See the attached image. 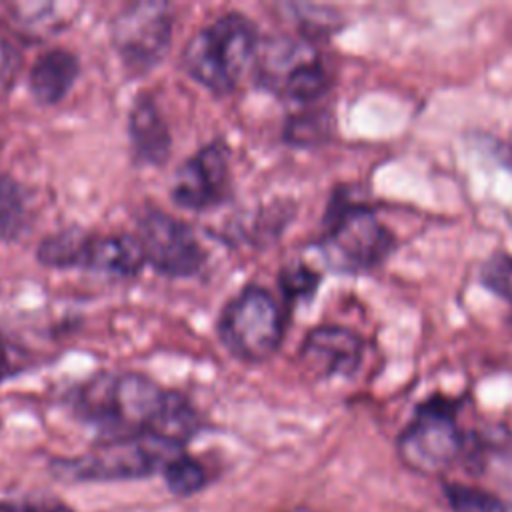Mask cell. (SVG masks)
I'll use <instances>...</instances> for the list:
<instances>
[{"instance_id":"obj_4","label":"cell","mask_w":512,"mask_h":512,"mask_svg":"<svg viewBox=\"0 0 512 512\" xmlns=\"http://www.w3.org/2000/svg\"><path fill=\"white\" fill-rule=\"evenodd\" d=\"M462 400L434 394L420 402L398 436L400 460L420 474H442L460 464L468 430L458 426Z\"/></svg>"},{"instance_id":"obj_10","label":"cell","mask_w":512,"mask_h":512,"mask_svg":"<svg viewBox=\"0 0 512 512\" xmlns=\"http://www.w3.org/2000/svg\"><path fill=\"white\" fill-rule=\"evenodd\" d=\"M134 236L144 260L164 276H194L206 262V250L196 232L186 222L158 208H146L138 216Z\"/></svg>"},{"instance_id":"obj_3","label":"cell","mask_w":512,"mask_h":512,"mask_svg":"<svg viewBox=\"0 0 512 512\" xmlns=\"http://www.w3.org/2000/svg\"><path fill=\"white\" fill-rule=\"evenodd\" d=\"M318 248L330 268L356 274L380 266L396 248V238L370 206L334 192L324 212Z\"/></svg>"},{"instance_id":"obj_5","label":"cell","mask_w":512,"mask_h":512,"mask_svg":"<svg viewBox=\"0 0 512 512\" xmlns=\"http://www.w3.org/2000/svg\"><path fill=\"white\" fill-rule=\"evenodd\" d=\"M182 452L184 448L150 434L108 438L76 458L54 462V470L70 480H128L162 472Z\"/></svg>"},{"instance_id":"obj_20","label":"cell","mask_w":512,"mask_h":512,"mask_svg":"<svg viewBox=\"0 0 512 512\" xmlns=\"http://www.w3.org/2000/svg\"><path fill=\"white\" fill-rule=\"evenodd\" d=\"M278 284L288 300H302L310 298L316 292L320 284V274L298 262L282 268V272L278 274Z\"/></svg>"},{"instance_id":"obj_22","label":"cell","mask_w":512,"mask_h":512,"mask_svg":"<svg viewBox=\"0 0 512 512\" xmlns=\"http://www.w3.org/2000/svg\"><path fill=\"white\" fill-rule=\"evenodd\" d=\"M0 512H72L60 500L54 498H24L16 502H2Z\"/></svg>"},{"instance_id":"obj_1","label":"cell","mask_w":512,"mask_h":512,"mask_svg":"<svg viewBox=\"0 0 512 512\" xmlns=\"http://www.w3.org/2000/svg\"><path fill=\"white\" fill-rule=\"evenodd\" d=\"M72 412L92 424L100 440L150 434L184 448L200 430V414L186 396L130 370L88 378L72 394Z\"/></svg>"},{"instance_id":"obj_24","label":"cell","mask_w":512,"mask_h":512,"mask_svg":"<svg viewBox=\"0 0 512 512\" xmlns=\"http://www.w3.org/2000/svg\"><path fill=\"white\" fill-rule=\"evenodd\" d=\"M8 368H10V356H8L4 342L0 340V378H4L8 374Z\"/></svg>"},{"instance_id":"obj_7","label":"cell","mask_w":512,"mask_h":512,"mask_svg":"<svg viewBox=\"0 0 512 512\" xmlns=\"http://www.w3.org/2000/svg\"><path fill=\"white\" fill-rule=\"evenodd\" d=\"M216 332L222 346L242 362L270 358L282 342V312L276 298L250 284L220 310Z\"/></svg>"},{"instance_id":"obj_2","label":"cell","mask_w":512,"mask_h":512,"mask_svg":"<svg viewBox=\"0 0 512 512\" xmlns=\"http://www.w3.org/2000/svg\"><path fill=\"white\" fill-rule=\"evenodd\" d=\"M258 44L256 24L242 12H226L188 38L182 68L206 90L224 96L256 58Z\"/></svg>"},{"instance_id":"obj_6","label":"cell","mask_w":512,"mask_h":512,"mask_svg":"<svg viewBox=\"0 0 512 512\" xmlns=\"http://www.w3.org/2000/svg\"><path fill=\"white\" fill-rule=\"evenodd\" d=\"M36 258L48 268H82L114 276H136L146 264L134 234H88L64 228L48 234L36 248Z\"/></svg>"},{"instance_id":"obj_8","label":"cell","mask_w":512,"mask_h":512,"mask_svg":"<svg viewBox=\"0 0 512 512\" xmlns=\"http://www.w3.org/2000/svg\"><path fill=\"white\" fill-rule=\"evenodd\" d=\"M172 26L174 16L166 2H130L112 18L110 40L122 64L140 74L164 60L172 42Z\"/></svg>"},{"instance_id":"obj_13","label":"cell","mask_w":512,"mask_h":512,"mask_svg":"<svg viewBox=\"0 0 512 512\" xmlns=\"http://www.w3.org/2000/svg\"><path fill=\"white\" fill-rule=\"evenodd\" d=\"M460 466L470 476L492 478L512 490V432L504 426L468 430Z\"/></svg>"},{"instance_id":"obj_16","label":"cell","mask_w":512,"mask_h":512,"mask_svg":"<svg viewBox=\"0 0 512 512\" xmlns=\"http://www.w3.org/2000/svg\"><path fill=\"white\" fill-rule=\"evenodd\" d=\"M30 226L28 194L12 176H0V238L18 240Z\"/></svg>"},{"instance_id":"obj_9","label":"cell","mask_w":512,"mask_h":512,"mask_svg":"<svg viewBox=\"0 0 512 512\" xmlns=\"http://www.w3.org/2000/svg\"><path fill=\"white\" fill-rule=\"evenodd\" d=\"M258 80L284 100L312 102L328 88V74L318 54L290 36L268 38L258 60Z\"/></svg>"},{"instance_id":"obj_21","label":"cell","mask_w":512,"mask_h":512,"mask_svg":"<svg viewBox=\"0 0 512 512\" xmlns=\"http://www.w3.org/2000/svg\"><path fill=\"white\" fill-rule=\"evenodd\" d=\"M480 282L498 298L512 304V256L494 254L480 268Z\"/></svg>"},{"instance_id":"obj_14","label":"cell","mask_w":512,"mask_h":512,"mask_svg":"<svg viewBox=\"0 0 512 512\" xmlns=\"http://www.w3.org/2000/svg\"><path fill=\"white\" fill-rule=\"evenodd\" d=\"M132 156L138 164L162 166L172 150V136L156 100L142 92L134 98L128 114Z\"/></svg>"},{"instance_id":"obj_15","label":"cell","mask_w":512,"mask_h":512,"mask_svg":"<svg viewBox=\"0 0 512 512\" xmlns=\"http://www.w3.org/2000/svg\"><path fill=\"white\" fill-rule=\"evenodd\" d=\"M80 74V62L66 48H52L36 58L28 74V88L38 104L52 106L60 102Z\"/></svg>"},{"instance_id":"obj_23","label":"cell","mask_w":512,"mask_h":512,"mask_svg":"<svg viewBox=\"0 0 512 512\" xmlns=\"http://www.w3.org/2000/svg\"><path fill=\"white\" fill-rule=\"evenodd\" d=\"M18 66V56L12 46L0 36V94L10 86Z\"/></svg>"},{"instance_id":"obj_18","label":"cell","mask_w":512,"mask_h":512,"mask_svg":"<svg viewBox=\"0 0 512 512\" xmlns=\"http://www.w3.org/2000/svg\"><path fill=\"white\" fill-rule=\"evenodd\" d=\"M332 126V116L326 110L294 114L284 126V140L292 146H316L330 138Z\"/></svg>"},{"instance_id":"obj_12","label":"cell","mask_w":512,"mask_h":512,"mask_svg":"<svg viewBox=\"0 0 512 512\" xmlns=\"http://www.w3.org/2000/svg\"><path fill=\"white\" fill-rule=\"evenodd\" d=\"M362 340L344 326L312 328L300 348V360L318 376H350L362 360Z\"/></svg>"},{"instance_id":"obj_19","label":"cell","mask_w":512,"mask_h":512,"mask_svg":"<svg viewBox=\"0 0 512 512\" xmlns=\"http://www.w3.org/2000/svg\"><path fill=\"white\" fill-rule=\"evenodd\" d=\"M162 474H164V480H166L168 488L174 494H180V496L194 494L208 482L206 468L196 458L188 456L186 452L174 456L164 466Z\"/></svg>"},{"instance_id":"obj_17","label":"cell","mask_w":512,"mask_h":512,"mask_svg":"<svg viewBox=\"0 0 512 512\" xmlns=\"http://www.w3.org/2000/svg\"><path fill=\"white\" fill-rule=\"evenodd\" d=\"M442 492L454 512H510L508 504L492 490L462 484L444 482Z\"/></svg>"},{"instance_id":"obj_11","label":"cell","mask_w":512,"mask_h":512,"mask_svg":"<svg viewBox=\"0 0 512 512\" xmlns=\"http://www.w3.org/2000/svg\"><path fill=\"white\" fill-rule=\"evenodd\" d=\"M230 150L226 142L212 140L182 162L172 178L170 196L186 210L204 212L230 198Z\"/></svg>"}]
</instances>
